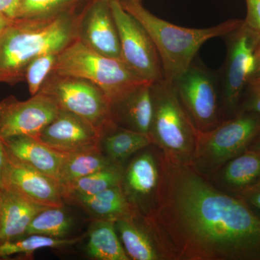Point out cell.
<instances>
[{"label":"cell","instance_id":"obj_13","mask_svg":"<svg viewBox=\"0 0 260 260\" xmlns=\"http://www.w3.org/2000/svg\"><path fill=\"white\" fill-rule=\"evenodd\" d=\"M3 187L16 191L40 206H64L62 188L56 179L29 167L8 151Z\"/></svg>","mask_w":260,"mask_h":260},{"label":"cell","instance_id":"obj_32","mask_svg":"<svg viewBox=\"0 0 260 260\" xmlns=\"http://www.w3.org/2000/svg\"><path fill=\"white\" fill-rule=\"evenodd\" d=\"M260 84V42L256 46L254 51L253 68L249 78V85H256Z\"/></svg>","mask_w":260,"mask_h":260},{"label":"cell","instance_id":"obj_10","mask_svg":"<svg viewBox=\"0 0 260 260\" xmlns=\"http://www.w3.org/2000/svg\"><path fill=\"white\" fill-rule=\"evenodd\" d=\"M119 34L122 61L141 79L153 83L165 79L157 48L141 23L123 8L109 2Z\"/></svg>","mask_w":260,"mask_h":260},{"label":"cell","instance_id":"obj_21","mask_svg":"<svg viewBox=\"0 0 260 260\" xmlns=\"http://www.w3.org/2000/svg\"><path fill=\"white\" fill-rule=\"evenodd\" d=\"M65 202L78 205L92 219L116 221L136 213L126 200L120 185L112 186L91 196L71 197Z\"/></svg>","mask_w":260,"mask_h":260},{"label":"cell","instance_id":"obj_38","mask_svg":"<svg viewBox=\"0 0 260 260\" xmlns=\"http://www.w3.org/2000/svg\"><path fill=\"white\" fill-rule=\"evenodd\" d=\"M251 189V190L260 191V180L258 181L257 183H256V184H254V185L251 186L250 188H249V189Z\"/></svg>","mask_w":260,"mask_h":260},{"label":"cell","instance_id":"obj_28","mask_svg":"<svg viewBox=\"0 0 260 260\" xmlns=\"http://www.w3.org/2000/svg\"><path fill=\"white\" fill-rule=\"evenodd\" d=\"M81 1L82 0H20L15 18H53L74 10L75 5Z\"/></svg>","mask_w":260,"mask_h":260},{"label":"cell","instance_id":"obj_7","mask_svg":"<svg viewBox=\"0 0 260 260\" xmlns=\"http://www.w3.org/2000/svg\"><path fill=\"white\" fill-rule=\"evenodd\" d=\"M172 85L197 129L208 131L223 121L218 75L201 61L195 58Z\"/></svg>","mask_w":260,"mask_h":260},{"label":"cell","instance_id":"obj_40","mask_svg":"<svg viewBox=\"0 0 260 260\" xmlns=\"http://www.w3.org/2000/svg\"><path fill=\"white\" fill-rule=\"evenodd\" d=\"M104 1L110 2L112 0H104ZM134 1H141V0H134Z\"/></svg>","mask_w":260,"mask_h":260},{"label":"cell","instance_id":"obj_1","mask_svg":"<svg viewBox=\"0 0 260 260\" xmlns=\"http://www.w3.org/2000/svg\"><path fill=\"white\" fill-rule=\"evenodd\" d=\"M160 180L143 216L164 260H260V217L189 164L159 150Z\"/></svg>","mask_w":260,"mask_h":260},{"label":"cell","instance_id":"obj_34","mask_svg":"<svg viewBox=\"0 0 260 260\" xmlns=\"http://www.w3.org/2000/svg\"><path fill=\"white\" fill-rule=\"evenodd\" d=\"M237 195L243 198L251 207L260 212V191L246 189Z\"/></svg>","mask_w":260,"mask_h":260},{"label":"cell","instance_id":"obj_18","mask_svg":"<svg viewBox=\"0 0 260 260\" xmlns=\"http://www.w3.org/2000/svg\"><path fill=\"white\" fill-rule=\"evenodd\" d=\"M44 208L16 191L2 187L0 244L25 237L32 219Z\"/></svg>","mask_w":260,"mask_h":260},{"label":"cell","instance_id":"obj_25","mask_svg":"<svg viewBox=\"0 0 260 260\" xmlns=\"http://www.w3.org/2000/svg\"><path fill=\"white\" fill-rule=\"evenodd\" d=\"M124 166L112 164L101 170L80 178L75 182L63 188L64 201L71 197H87L120 185Z\"/></svg>","mask_w":260,"mask_h":260},{"label":"cell","instance_id":"obj_39","mask_svg":"<svg viewBox=\"0 0 260 260\" xmlns=\"http://www.w3.org/2000/svg\"><path fill=\"white\" fill-rule=\"evenodd\" d=\"M1 191H2V187L0 188V207H1Z\"/></svg>","mask_w":260,"mask_h":260},{"label":"cell","instance_id":"obj_37","mask_svg":"<svg viewBox=\"0 0 260 260\" xmlns=\"http://www.w3.org/2000/svg\"><path fill=\"white\" fill-rule=\"evenodd\" d=\"M248 150H252V151L257 152V153H260V135L251 143Z\"/></svg>","mask_w":260,"mask_h":260},{"label":"cell","instance_id":"obj_24","mask_svg":"<svg viewBox=\"0 0 260 260\" xmlns=\"http://www.w3.org/2000/svg\"><path fill=\"white\" fill-rule=\"evenodd\" d=\"M112 164H114L102 153L99 146L68 153L61 167L58 181L63 189L80 178L86 177Z\"/></svg>","mask_w":260,"mask_h":260},{"label":"cell","instance_id":"obj_19","mask_svg":"<svg viewBox=\"0 0 260 260\" xmlns=\"http://www.w3.org/2000/svg\"><path fill=\"white\" fill-rule=\"evenodd\" d=\"M115 228L123 247L130 259L164 260L143 215L135 213L115 221Z\"/></svg>","mask_w":260,"mask_h":260},{"label":"cell","instance_id":"obj_30","mask_svg":"<svg viewBox=\"0 0 260 260\" xmlns=\"http://www.w3.org/2000/svg\"><path fill=\"white\" fill-rule=\"evenodd\" d=\"M250 112L260 116V84L248 85L238 112Z\"/></svg>","mask_w":260,"mask_h":260},{"label":"cell","instance_id":"obj_5","mask_svg":"<svg viewBox=\"0 0 260 260\" xmlns=\"http://www.w3.org/2000/svg\"><path fill=\"white\" fill-rule=\"evenodd\" d=\"M52 73L92 82L102 89L110 104L141 84L148 83L122 60L98 54L78 39L59 53Z\"/></svg>","mask_w":260,"mask_h":260},{"label":"cell","instance_id":"obj_26","mask_svg":"<svg viewBox=\"0 0 260 260\" xmlns=\"http://www.w3.org/2000/svg\"><path fill=\"white\" fill-rule=\"evenodd\" d=\"M83 237L75 238H54L39 234H30L0 244V259H6L13 255L31 257L34 252L44 248H63L75 245Z\"/></svg>","mask_w":260,"mask_h":260},{"label":"cell","instance_id":"obj_11","mask_svg":"<svg viewBox=\"0 0 260 260\" xmlns=\"http://www.w3.org/2000/svg\"><path fill=\"white\" fill-rule=\"evenodd\" d=\"M59 107L42 93L26 101L13 95L0 102V139L29 135L37 137L59 112Z\"/></svg>","mask_w":260,"mask_h":260},{"label":"cell","instance_id":"obj_17","mask_svg":"<svg viewBox=\"0 0 260 260\" xmlns=\"http://www.w3.org/2000/svg\"><path fill=\"white\" fill-rule=\"evenodd\" d=\"M3 142L7 151L15 158L58 181L68 153L54 150L29 135L13 137Z\"/></svg>","mask_w":260,"mask_h":260},{"label":"cell","instance_id":"obj_3","mask_svg":"<svg viewBox=\"0 0 260 260\" xmlns=\"http://www.w3.org/2000/svg\"><path fill=\"white\" fill-rule=\"evenodd\" d=\"M120 3L151 37L161 59L164 78L170 83L189 68L205 42L224 37L243 23V20L234 19L210 28H184L155 16L145 9L141 1L120 0Z\"/></svg>","mask_w":260,"mask_h":260},{"label":"cell","instance_id":"obj_8","mask_svg":"<svg viewBox=\"0 0 260 260\" xmlns=\"http://www.w3.org/2000/svg\"><path fill=\"white\" fill-rule=\"evenodd\" d=\"M226 42L225 62L218 75L223 119L235 116L249 85L254 51L260 41L243 23L223 37Z\"/></svg>","mask_w":260,"mask_h":260},{"label":"cell","instance_id":"obj_4","mask_svg":"<svg viewBox=\"0 0 260 260\" xmlns=\"http://www.w3.org/2000/svg\"><path fill=\"white\" fill-rule=\"evenodd\" d=\"M153 116L148 136L154 146L171 160L190 164L197 129L176 93L165 79L151 83Z\"/></svg>","mask_w":260,"mask_h":260},{"label":"cell","instance_id":"obj_31","mask_svg":"<svg viewBox=\"0 0 260 260\" xmlns=\"http://www.w3.org/2000/svg\"><path fill=\"white\" fill-rule=\"evenodd\" d=\"M246 16L244 25L260 41V0H246Z\"/></svg>","mask_w":260,"mask_h":260},{"label":"cell","instance_id":"obj_2","mask_svg":"<svg viewBox=\"0 0 260 260\" xmlns=\"http://www.w3.org/2000/svg\"><path fill=\"white\" fill-rule=\"evenodd\" d=\"M80 15L70 10L45 19H12L0 35V83L25 80L38 56L59 53L76 40Z\"/></svg>","mask_w":260,"mask_h":260},{"label":"cell","instance_id":"obj_6","mask_svg":"<svg viewBox=\"0 0 260 260\" xmlns=\"http://www.w3.org/2000/svg\"><path fill=\"white\" fill-rule=\"evenodd\" d=\"M260 135V116L238 112L208 131L197 129L189 165L203 175H213L224 164L244 153Z\"/></svg>","mask_w":260,"mask_h":260},{"label":"cell","instance_id":"obj_27","mask_svg":"<svg viewBox=\"0 0 260 260\" xmlns=\"http://www.w3.org/2000/svg\"><path fill=\"white\" fill-rule=\"evenodd\" d=\"M73 220L64 207L46 208L34 217L26 235L39 234L54 238H66L73 228Z\"/></svg>","mask_w":260,"mask_h":260},{"label":"cell","instance_id":"obj_33","mask_svg":"<svg viewBox=\"0 0 260 260\" xmlns=\"http://www.w3.org/2000/svg\"><path fill=\"white\" fill-rule=\"evenodd\" d=\"M20 0H0V14L14 19Z\"/></svg>","mask_w":260,"mask_h":260},{"label":"cell","instance_id":"obj_20","mask_svg":"<svg viewBox=\"0 0 260 260\" xmlns=\"http://www.w3.org/2000/svg\"><path fill=\"white\" fill-rule=\"evenodd\" d=\"M151 145L153 143L148 135L121 127L112 122L101 132L99 146L111 162L124 166L135 154Z\"/></svg>","mask_w":260,"mask_h":260},{"label":"cell","instance_id":"obj_12","mask_svg":"<svg viewBox=\"0 0 260 260\" xmlns=\"http://www.w3.org/2000/svg\"><path fill=\"white\" fill-rule=\"evenodd\" d=\"M149 147L124 167L120 184L133 209L143 216L153 208L160 180L159 149L153 152Z\"/></svg>","mask_w":260,"mask_h":260},{"label":"cell","instance_id":"obj_9","mask_svg":"<svg viewBox=\"0 0 260 260\" xmlns=\"http://www.w3.org/2000/svg\"><path fill=\"white\" fill-rule=\"evenodd\" d=\"M39 93L49 97L59 109L83 118L100 132L112 122L109 99L88 80L51 73Z\"/></svg>","mask_w":260,"mask_h":260},{"label":"cell","instance_id":"obj_22","mask_svg":"<svg viewBox=\"0 0 260 260\" xmlns=\"http://www.w3.org/2000/svg\"><path fill=\"white\" fill-rule=\"evenodd\" d=\"M215 174L223 190L239 194L260 180V153L247 149Z\"/></svg>","mask_w":260,"mask_h":260},{"label":"cell","instance_id":"obj_14","mask_svg":"<svg viewBox=\"0 0 260 260\" xmlns=\"http://www.w3.org/2000/svg\"><path fill=\"white\" fill-rule=\"evenodd\" d=\"M77 39L98 54L122 60L119 34L109 2L92 0L80 15Z\"/></svg>","mask_w":260,"mask_h":260},{"label":"cell","instance_id":"obj_36","mask_svg":"<svg viewBox=\"0 0 260 260\" xmlns=\"http://www.w3.org/2000/svg\"><path fill=\"white\" fill-rule=\"evenodd\" d=\"M11 20L12 19L8 18L5 15L0 14V35Z\"/></svg>","mask_w":260,"mask_h":260},{"label":"cell","instance_id":"obj_23","mask_svg":"<svg viewBox=\"0 0 260 260\" xmlns=\"http://www.w3.org/2000/svg\"><path fill=\"white\" fill-rule=\"evenodd\" d=\"M87 255L95 260H130L115 228V221L92 219L87 232Z\"/></svg>","mask_w":260,"mask_h":260},{"label":"cell","instance_id":"obj_16","mask_svg":"<svg viewBox=\"0 0 260 260\" xmlns=\"http://www.w3.org/2000/svg\"><path fill=\"white\" fill-rule=\"evenodd\" d=\"M110 104L114 124L148 135L153 116L151 83L141 84Z\"/></svg>","mask_w":260,"mask_h":260},{"label":"cell","instance_id":"obj_35","mask_svg":"<svg viewBox=\"0 0 260 260\" xmlns=\"http://www.w3.org/2000/svg\"><path fill=\"white\" fill-rule=\"evenodd\" d=\"M7 162V151L3 144V140L0 139V188L3 187V175H4L5 165Z\"/></svg>","mask_w":260,"mask_h":260},{"label":"cell","instance_id":"obj_29","mask_svg":"<svg viewBox=\"0 0 260 260\" xmlns=\"http://www.w3.org/2000/svg\"><path fill=\"white\" fill-rule=\"evenodd\" d=\"M59 53H48L38 56L28 64L25 73L30 95H37L55 66Z\"/></svg>","mask_w":260,"mask_h":260},{"label":"cell","instance_id":"obj_15","mask_svg":"<svg viewBox=\"0 0 260 260\" xmlns=\"http://www.w3.org/2000/svg\"><path fill=\"white\" fill-rule=\"evenodd\" d=\"M36 138L54 150L70 153L99 146L101 132L80 116L59 109Z\"/></svg>","mask_w":260,"mask_h":260}]
</instances>
